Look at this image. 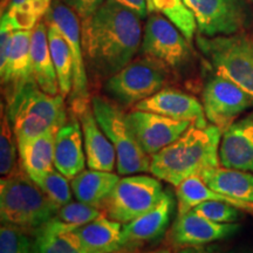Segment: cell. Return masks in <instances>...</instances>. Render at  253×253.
I'll list each match as a JSON object with an SVG mask.
<instances>
[{
  "instance_id": "6da1fadb",
  "label": "cell",
  "mask_w": 253,
  "mask_h": 253,
  "mask_svg": "<svg viewBox=\"0 0 253 253\" xmlns=\"http://www.w3.org/2000/svg\"><path fill=\"white\" fill-rule=\"evenodd\" d=\"M141 17L131 9L106 0L81 21L84 59L97 79H108L132 61L142 43Z\"/></svg>"
},
{
  "instance_id": "7a4b0ae2",
  "label": "cell",
  "mask_w": 253,
  "mask_h": 253,
  "mask_svg": "<svg viewBox=\"0 0 253 253\" xmlns=\"http://www.w3.org/2000/svg\"><path fill=\"white\" fill-rule=\"evenodd\" d=\"M221 136L213 125H191L178 140L151 155L150 172L175 188L189 177L201 176L208 168L220 166Z\"/></svg>"
},
{
  "instance_id": "3957f363",
  "label": "cell",
  "mask_w": 253,
  "mask_h": 253,
  "mask_svg": "<svg viewBox=\"0 0 253 253\" xmlns=\"http://www.w3.org/2000/svg\"><path fill=\"white\" fill-rule=\"evenodd\" d=\"M53 203L39 188L21 164L0 182V217L1 224L21 227L31 235L58 212Z\"/></svg>"
},
{
  "instance_id": "277c9868",
  "label": "cell",
  "mask_w": 253,
  "mask_h": 253,
  "mask_svg": "<svg viewBox=\"0 0 253 253\" xmlns=\"http://www.w3.org/2000/svg\"><path fill=\"white\" fill-rule=\"evenodd\" d=\"M6 113L13 126L17 142L39 136L52 126L67 121L65 97L41 90L34 81L28 82L6 101Z\"/></svg>"
},
{
  "instance_id": "5b68a950",
  "label": "cell",
  "mask_w": 253,
  "mask_h": 253,
  "mask_svg": "<svg viewBox=\"0 0 253 253\" xmlns=\"http://www.w3.org/2000/svg\"><path fill=\"white\" fill-rule=\"evenodd\" d=\"M198 48L217 74L235 82L253 99V32L197 37Z\"/></svg>"
},
{
  "instance_id": "8992f818",
  "label": "cell",
  "mask_w": 253,
  "mask_h": 253,
  "mask_svg": "<svg viewBox=\"0 0 253 253\" xmlns=\"http://www.w3.org/2000/svg\"><path fill=\"white\" fill-rule=\"evenodd\" d=\"M91 109L101 129L115 148L119 175L150 171L151 156L138 144L121 107L115 101L97 95L91 97Z\"/></svg>"
},
{
  "instance_id": "52a82bcc",
  "label": "cell",
  "mask_w": 253,
  "mask_h": 253,
  "mask_svg": "<svg viewBox=\"0 0 253 253\" xmlns=\"http://www.w3.org/2000/svg\"><path fill=\"white\" fill-rule=\"evenodd\" d=\"M169 71L162 63L153 59L132 60L104 82V91L110 99L122 106H136L166 88Z\"/></svg>"
},
{
  "instance_id": "ba28073f",
  "label": "cell",
  "mask_w": 253,
  "mask_h": 253,
  "mask_svg": "<svg viewBox=\"0 0 253 253\" xmlns=\"http://www.w3.org/2000/svg\"><path fill=\"white\" fill-rule=\"evenodd\" d=\"M164 191L161 179L147 175H128L120 178L103 210L110 219L126 224L154 209Z\"/></svg>"
},
{
  "instance_id": "9c48e42d",
  "label": "cell",
  "mask_w": 253,
  "mask_h": 253,
  "mask_svg": "<svg viewBox=\"0 0 253 253\" xmlns=\"http://www.w3.org/2000/svg\"><path fill=\"white\" fill-rule=\"evenodd\" d=\"M46 20L54 23L67 40L73 56V89L69 97L71 113L79 116L91 106L88 84L86 59L81 42L80 19L68 5L53 0Z\"/></svg>"
},
{
  "instance_id": "30bf717a",
  "label": "cell",
  "mask_w": 253,
  "mask_h": 253,
  "mask_svg": "<svg viewBox=\"0 0 253 253\" xmlns=\"http://www.w3.org/2000/svg\"><path fill=\"white\" fill-rule=\"evenodd\" d=\"M190 41L164 15L151 14L142 37L143 56L162 63L168 69L182 68L191 59Z\"/></svg>"
},
{
  "instance_id": "8fae6325",
  "label": "cell",
  "mask_w": 253,
  "mask_h": 253,
  "mask_svg": "<svg viewBox=\"0 0 253 253\" xmlns=\"http://www.w3.org/2000/svg\"><path fill=\"white\" fill-rule=\"evenodd\" d=\"M201 36H231L245 30L250 11L244 0H184Z\"/></svg>"
},
{
  "instance_id": "7c38bea8",
  "label": "cell",
  "mask_w": 253,
  "mask_h": 253,
  "mask_svg": "<svg viewBox=\"0 0 253 253\" xmlns=\"http://www.w3.org/2000/svg\"><path fill=\"white\" fill-rule=\"evenodd\" d=\"M202 104L208 121L224 132L240 114L251 108L253 99L235 82L216 73L205 84Z\"/></svg>"
},
{
  "instance_id": "4fadbf2b",
  "label": "cell",
  "mask_w": 253,
  "mask_h": 253,
  "mask_svg": "<svg viewBox=\"0 0 253 253\" xmlns=\"http://www.w3.org/2000/svg\"><path fill=\"white\" fill-rule=\"evenodd\" d=\"M126 120L138 144L150 156L178 140L191 126L188 121H178L140 109L129 112Z\"/></svg>"
},
{
  "instance_id": "5bb4252c",
  "label": "cell",
  "mask_w": 253,
  "mask_h": 253,
  "mask_svg": "<svg viewBox=\"0 0 253 253\" xmlns=\"http://www.w3.org/2000/svg\"><path fill=\"white\" fill-rule=\"evenodd\" d=\"M239 227L237 223H216L188 211L177 216L168 238L172 246L179 248L208 245L236 235Z\"/></svg>"
},
{
  "instance_id": "9a60e30c",
  "label": "cell",
  "mask_w": 253,
  "mask_h": 253,
  "mask_svg": "<svg viewBox=\"0 0 253 253\" xmlns=\"http://www.w3.org/2000/svg\"><path fill=\"white\" fill-rule=\"evenodd\" d=\"M175 210L171 191L166 190L161 202L154 209L136 219L123 224L122 248L140 249L145 244L157 242L169 226Z\"/></svg>"
},
{
  "instance_id": "2e32d148",
  "label": "cell",
  "mask_w": 253,
  "mask_h": 253,
  "mask_svg": "<svg viewBox=\"0 0 253 253\" xmlns=\"http://www.w3.org/2000/svg\"><path fill=\"white\" fill-rule=\"evenodd\" d=\"M135 109L157 113L167 118L188 121L197 126H208L203 104L192 95L176 88H163L135 106Z\"/></svg>"
},
{
  "instance_id": "e0dca14e",
  "label": "cell",
  "mask_w": 253,
  "mask_h": 253,
  "mask_svg": "<svg viewBox=\"0 0 253 253\" xmlns=\"http://www.w3.org/2000/svg\"><path fill=\"white\" fill-rule=\"evenodd\" d=\"M86 164L81 123L71 113V118L67 119L56 132L54 168L68 179H73L84 171Z\"/></svg>"
},
{
  "instance_id": "ac0fdd59",
  "label": "cell",
  "mask_w": 253,
  "mask_h": 253,
  "mask_svg": "<svg viewBox=\"0 0 253 253\" xmlns=\"http://www.w3.org/2000/svg\"><path fill=\"white\" fill-rule=\"evenodd\" d=\"M219 160L220 166L253 173V112L223 132Z\"/></svg>"
},
{
  "instance_id": "d6986e66",
  "label": "cell",
  "mask_w": 253,
  "mask_h": 253,
  "mask_svg": "<svg viewBox=\"0 0 253 253\" xmlns=\"http://www.w3.org/2000/svg\"><path fill=\"white\" fill-rule=\"evenodd\" d=\"M32 33L33 30L15 31L8 58L5 65L0 67L1 86L5 89L6 101L11 99L28 82L34 81L31 56Z\"/></svg>"
},
{
  "instance_id": "ffe728a7",
  "label": "cell",
  "mask_w": 253,
  "mask_h": 253,
  "mask_svg": "<svg viewBox=\"0 0 253 253\" xmlns=\"http://www.w3.org/2000/svg\"><path fill=\"white\" fill-rule=\"evenodd\" d=\"M122 229L120 221L101 217L65 232L86 253H113L122 249Z\"/></svg>"
},
{
  "instance_id": "44dd1931",
  "label": "cell",
  "mask_w": 253,
  "mask_h": 253,
  "mask_svg": "<svg viewBox=\"0 0 253 253\" xmlns=\"http://www.w3.org/2000/svg\"><path fill=\"white\" fill-rule=\"evenodd\" d=\"M77 118L81 123L88 168L113 172L116 164L115 148L97 123L91 106Z\"/></svg>"
},
{
  "instance_id": "7402d4cb",
  "label": "cell",
  "mask_w": 253,
  "mask_h": 253,
  "mask_svg": "<svg viewBox=\"0 0 253 253\" xmlns=\"http://www.w3.org/2000/svg\"><path fill=\"white\" fill-rule=\"evenodd\" d=\"M60 126H52L43 134L18 142L20 164L32 179L54 169L55 136Z\"/></svg>"
},
{
  "instance_id": "603a6c76",
  "label": "cell",
  "mask_w": 253,
  "mask_h": 253,
  "mask_svg": "<svg viewBox=\"0 0 253 253\" xmlns=\"http://www.w3.org/2000/svg\"><path fill=\"white\" fill-rule=\"evenodd\" d=\"M202 179L213 191L253 205V173L223 166L208 168Z\"/></svg>"
},
{
  "instance_id": "cb8c5ba5",
  "label": "cell",
  "mask_w": 253,
  "mask_h": 253,
  "mask_svg": "<svg viewBox=\"0 0 253 253\" xmlns=\"http://www.w3.org/2000/svg\"><path fill=\"white\" fill-rule=\"evenodd\" d=\"M31 56L33 78L38 87L49 95H59L58 75L50 54L45 20L40 21L32 33Z\"/></svg>"
},
{
  "instance_id": "d4e9b609",
  "label": "cell",
  "mask_w": 253,
  "mask_h": 253,
  "mask_svg": "<svg viewBox=\"0 0 253 253\" xmlns=\"http://www.w3.org/2000/svg\"><path fill=\"white\" fill-rule=\"evenodd\" d=\"M72 191L79 202L103 209L120 177L116 173L102 170H84L71 179Z\"/></svg>"
},
{
  "instance_id": "484cf974",
  "label": "cell",
  "mask_w": 253,
  "mask_h": 253,
  "mask_svg": "<svg viewBox=\"0 0 253 253\" xmlns=\"http://www.w3.org/2000/svg\"><path fill=\"white\" fill-rule=\"evenodd\" d=\"M176 199L177 211L178 214H183L194 209L196 205L207 201H221L226 202L240 210L248 211L253 213V205L237 201L227 196H224L213 191L205 184L201 176H192L183 181L178 186H176Z\"/></svg>"
},
{
  "instance_id": "4316f807",
  "label": "cell",
  "mask_w": 253,
  "mask_h": 253,
  "mask_svg": "<svg viewBox=\"0 0 253 253\" xmlns=\"http://www.w3.org/2000/svg\"><path fill=\"white\" fill-rule=\"evenodd\" d=\"M45 23L48 32L50 54L58 75L60 94L63 97H67L73 89V56L71 48L58 26L46 19Z\"/></svg>"
},
{
  "instance_id": "83f0119b",
  "label": "cell",
  "mask_w": 253,
  "mask_h": 253,
  "mask_svg": "<svg viewBox=\"0 0 253 253\" xmlns=\"http://www.w3.org/2000/svg\"><path fill=\"white\" fill-rule=\"evenodd\" d=\"M66 230L69 227L52 219L34 231L33 253H86L66 235Z\"/></svg>"
},
{
  "instance_id": "f1b7e54d",
  "label": "cell",
  "mask_w": 253,
  "mask_h": 253,
  "mask_svg": "<svg viewBox=\"0 0 253 253\" xmlns=\"http://www.w3.org/2000/svg\"><path fill=\"white\" fill-rule=\"evenodd\" d=\"M53 0H9L2 13L7 14L17 31H32L48 13Z\"/></svg>"
},
{
  "instance_id": "f546056e",
  "label": "cell",
  "mask_w": 253,
  "mask_h": 253,
  "mask_svg": "<svg viewBox=\"0 0 253 253\" xmlns=\"http://www.w3.org/2000/svg\"><path fill=\"white\" fill-rule=\"evenodd\" d=\"M153 11L162 13L182 32L191 42L194 39L197 23L192 12L185 5L184 0H150Z\"/></svg>"
},
{
  "instance_id": "4dcf8cb0",
  "label": "cell",
  "mask_w": 253,
  "mask_h": 253,
  "mask_svg": "<svg viewBox=\"0 0 253 253\" xmlns=\"http://www.w3.org/2000/svg\"><path fill=\"white\" fill-rule=\"evenodd\" d=\"M101 217H107L102 209L78 201L69 202V203L60 207L53 219L61 223L62 225L69 227V229H74V227L86 225V224Z\"/></svg>"
},
{
  "instance_id": "1f68e13d",
  "label": "cell",
  "mask_w": 253,
  "mask_h": 253,
  "mask_svg": "<svg viewBox=\"0 0 253 253\" xmlns=\"http://www.w3.org/2000/svg\"><path fill=\"white\" fill-rule=\"evenodd\" d=\"M18 142L14 134L4 104L1 107V126H0V172L1 176H8L15 170L19 164L17 163Z\"/></svg>"
},
{
  "instance_id": "d6a6232c",
  "label": "cell",
  "mask_w": 253,
  "mask_h": 253,
  "mask_svg": "<svg viewBox=\"0 0 253 253\" xmlns=\"http://www.w3.org/2000/svg\"><path fill=\"white\" fill-rule=\"evenodd\" d=\"M33 181L45 192L47 197L59 208L72 202L73 191L71 190L72 186H69L68 178L56 169L37 177Z\"/></svg>"
},
{
  "instance_id": "836d02e7",
  "label": "cell",
  "mask_w": 253,
  "mask_h": 253,
  "mask_svg": "<svg viewBox=\"0 0 253 253\" xmlns=\"http://www.w3.org/2000/svg\"><path fill=\"white\" fill-rule=\"evenodd\" d=\"M0 253H33V236L21 227L1 224Z\"/></svg>"
},
{
  "instance_id": "e575fe53",
  "label": "cell",
  "mask_w": 253,
  "mask_h": 253,
  "mask_svg": "<svg viewBox=\"0 0 253 253\" xmlns=\"http://www.w3.org/2000/svg\"><path fill=\"white\" fill-rule=\"evenodd\" d=\"M190 211L216 223H237L242 217L240 209L221 201L203 202Z\"/></svg>"
},
{
  "instance_id": "d590c367",
  "label": "cell",
  "mask_w": 253,
  "mask_h": 253,
  "mask_svg": "<svg viewBox=\"0 0 253 253\" xmlns=\"http://www.w3.org/2000/svg\"><path fill=\"white\" fill-rule=\"evenodd\" d=\"M15 27L11 23L7 14L1 13V23H0V67L5 65L11 50L12 39L15 33Z\"/></svg>"
},
{
  "instance_id": "8d00e7d4",
  "label": "cell",
  "mask_w": 253,
  "mask_h": 253,
  "mask_svg": "<svg viewBox=\"0 0 253 253\" xmlns=\"http://www.w3.org/2000/svg\"><path fill=\"white\" fill-rule=\"evenodd\" d=\"M106 0H65L66 5H68L73 11L77 13L80 21L89 19L95 12L104 4Z\"/></svg>"
},
{
  "instance_id": "74e56055",
  "label": "cell",
  "mask_w": 253,
  "mask_h": 253,
  "mask_svg": "<svg viewBox=\"0 0 253 253\" xmlns=\"http://www.w3.org/2000/svg\"><path fill=\"white\" fill-rule=\"evenodd\" d=\"M118 4L125 6V7L131 9L132 12L137 13L143 19L150 12L149 0H114Z\"/></svg>"
},
{
  "instance_id": "f35d334b",
  "label": "cell",
  "mask_w": 253,
  "mask_h": 253,
  "mask_svg": "<svg viewBox=\"0 0 253 253\" xmlns=\"http://www.w3.org/2000/svg\"><path fill=\"white\" fill-rule=\"evenodd\" d=\"M176 253H220V248L218 245L213 244L186 246V248H182V250H179Z\"/></svg>"
},
{
  "instance_id": "ab89813d",
  "label": "cell",
  "mask_w": 253,
  "mask_h": 253,
  "mask_svg": "<svg viewBox=\"0 0 253 253\" xmlns=\"http://www.w3.org/2000/svg\"><path fill=\"white\" fill-rule=\"evenodd\" d=\"M113 253H141L140 249H130V248H122L118 250V251Z\"/></svg>"
},
{
  "instance_id": "60d3db41",
  "label": "cell",
  "mask_w": 253,
  "mask_h": 253,
  "mask_svg": "<svg viewBox=\"0 0 253 253\" xmlns=\"http://www.w3.org/2000/svg\"><path fill=\"white\" fill-rule=\"evenodd\" d=\"M141 253H171L169 249H158V250H153V251L148 252H141Z\"/></svg>"
},
{
  "instance_id": "b9f144b4",
  "label": "cell",
  "mask_w": 253,
  "mask_h": 253,
  "mask_svg": "<svg viewBox=\"0 0 253 253\" xmlns=\"http://www.w3.org/2000/svg\"><path fill=\"white\" fill-rule=\"evenodd\" d=\"M9 4V0H1V13L5 11Z\"/></svg>"
},
{
  "instance_id": "7bdbcfd3",
  "label": "cell",
  "mask_w": 253,
  "mask_h": 253,
  "mask_svg": "<svg viewBox=\"0 0 253 253\" xmlns=\"http://www.w3.org/2000/svg\"><path fill=\"white\" fill-rule=\"evenodd\" d=\"M149 5H150V12H154L153 11V6H151V1L149 0Z\"/></svg>"
},
{
  "instance_id": "ee69618b",
  "label": "cell",
  "mask_w": 253,
  "mask_h": 253,
  "mask_svg": "<svg viewBox=\"0 0 253 253\" xmlns=\"http://www.w3.org/2000/svg\"><path fill=\"white\" fill-rule=\"evenodd\" d=\"M230 253H249V252H230Z\"/></svg>"
},
{
  "instance_id": "f6af8a7d",
  "label": "cell",
  "mask_w": 253,
  "mask_h": 253,
  "mask_svg": "<svg viewBox=\"0 0 253 253\" xmlns=\"http://www.w3.org/2000/svg\"><path fill=\"white\" fill-rule=\"evenodd\" d=\"M252 1H253V0H252Z\"/></svg>"
}]
</instances>
